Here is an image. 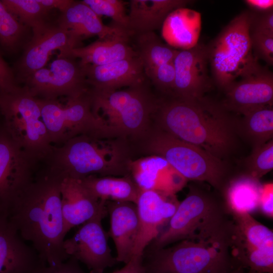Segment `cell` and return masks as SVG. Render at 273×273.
I'll use <instances>...</instances> for the list:
<instances>
[{
    "label": "cell",
    "instance_id": "9",
    "mask_svg": "<svg viewBox=\"0 0 273 273\" xmlns=\"http://www.w3.org/2000/svg\"><path fill=\"white\" fill-rule=\"evenodd\" d=\"M207 47L214 81L225 91L258 64L251 44L250 11L234 18Z\"/></svg>",
    "mask_w": 273,
    "mask_h": 273
},
{
    "label": "cell",
    "instance_id": "35",
    "mask_svg": "<svg viewBox=\"0 0 273 273\" xmlns=\"http://www.w3.org/2000/svg\"><path fill=\"white\" fill-rule=\"evenodd\" d=\"M82 2L88 6L99 17L105 16L110 17L113 20V25L125 30L129 33L128 14L126 13L124 1L121 0H83Z\"/></svg>",
    "mask_w": 273,
    "mask_h": 273
},
{
    "label": "cell",
    "instance_id": "38",
    "mask_svg": "<svg viewBox=\"0 0 273 273\" xmlns=\"http://www.w3.org/2000/svg\"><path fill=\"white\" fill-rule=\"evenodd\" d=\"M250 32L273 35V10L264 13L250 11Z\"/></svg>",
    "mask_w": 273,
    "mask_h": 273
},
{
    "label": "cell",
    "instance_id": "19",
    "mask_svg": "<svg viewBox=\"0 0 273 273\" xmlns=\"http://www.w3.org/2000/svg\"><path fill=\"white\" fill-rule=\"evenodd\" d=\"M24 241L8 216L0 214V273H37L46 265Z\"/></svg>",
    "mask_w": 273,
    "mask_h": 273
},
{
    "label": "cell",
    "instance_id": "25",
    "mask_svg": "<svg viewBox=\"0 0 273 273\" xmlns=\"http://www.w3.org/2000/svg\"><path fill=\"white\" fill-rule=\"evenodd\" d=\"M130 36L126 31L121 30L86 46L74 49L70 56L78 59L81 65H102L133 57L137 54L129 43Z\"/></svg>",
    "mask_w": 273,
    "mask_h": 273
},
{
    "label": "cell",
    "instance_id": "34",
    "mask_svg": "<svg viewBox=\"0 0 273 273\" xmlns=\"http://www.w3.org/2000/svg\"><path fill=\"white\" fill-rule=\"evenodd\" d=\"M242 175L256 180L272 170L273 140L252 149L250 155L245 158Z\"/></svg>",
    "mask_w": 273,
    "mask_h": 273
},
{
    "label": "cell",
    "instance_id": "11",
    "mask_svg": "<svg viewBox=\"0 0 273 273\" xmlns=\"http://www.w3.org/2000/svg\"><path fill=\"white\" fill-rule=\"evenodd\" d=\"M229 249L235 268L273 272V232L246 212H231Z\"/></svg>",
    "mask_w": 273,
    "mask_h": 273
},
{
    "label": "cell",
    "instance_id": "26",
    "mask_svg": "<svg viewBox=\"0 0 273 273\" xmlns=\"http://www.w3.org/2000/svg\"><path fill=\"white\" fill-rule=\"evenodd\" d=\"M186 0H130L128 31L130 35L154 31L173 11L185 7Z\"/></svg>",
    "mask_w": 273,
    "mask_h": 273
},
{
    "label": "cell",
    "instance_id": "15",
    "mask_svg": "<svg viewBox=\"0 0 273 273\" xmlns=\"http://www.w3.org/2000/svg\"><path fill=\"white\" fill-rule=\"evenodd\" d=\"M76 46L68 33L57 23L48 20L32 29L30 39L23 49L14 73L15 81H22L45 67L49 56L55 50L60 55L70 56Z\"/></svg>",
    "mask_w": 273,
    "mask_h": 273
},
{
    "label": "cell",
    "instance_id": "20",
    "mask_svg": "<svg viewBox=\"0 0 273 273\" xmlns=\"http://www.w3.org/2000/svg\"><path fill=\"white\" fill-rule=\"evenodd\" d=\"M90 89L109 91L145 82L143 65L138 56L102 65H81Z\"/></svg>",
    "mask_w": 273,
    "mask_h": 273
},
{
    "label": "cell",
    "instance_id": "21",
    "mask_svg": "<svg viewBox=\"0 0 273 273\" xmlns=\"http://www.w3.org/2000/svg\"><path fill=\"white\" fill-rule=\"evenodd\" d=\"M129 175L141 190L176 194L188 181L162 157L148 155L133 159Z\"/></svg>",
    "mask_w": 273,
    "mask_h": 273
},
{
    "label": "cell",
    "instance_id": "44",
    "mask_svg": "<svg viewBox=\"0 0 273 273\" xmlns=\"http://www.w3.org/2000/svg\"><path fill=\"white\" fill-rule=\"evenodd\" d=\"M45 8L51 11L53 9L64 11L72 2V0H38Z\"/></svg>",
    "mask_w": 273,
    "mask_h": 273
},
{
    "label": "cell",
    "instance_id": "2",
    "mask_svg": "<svg viewBox=\"0 0 273 273\" xmlns=\"http://www.w3.org/2000/svg\"><path fill=\"white\" fill-rule=\"evenodd\" d=\"M62 179L43 169L17 198L8 214L22 239L30 242L49 266L69 258L63 248L66 234L60 192Z\"/></svg>",
    "mask_w": 273,
    "mask_h": 273
},
{
    "label": "cell",
    "instance_id": "30",
    "mask_svg": "<svg viewBox=\"0 0 273 273\" xmlns=\"http://www.w3.org/2000/svg\"><path fill=\"white\" fill-rule=\"evenodd\" d=\"M243 116L239 122L240 136L251 144L252 149L272 139V106L258 108Z\"/></svg>",
    "mask_w": 273,
    "mask_h": 273
},
{
    "label": "cell",
    "instance_id": "37",
    "mask_svg": "<svg viewBox=\"0 0 273 273\" xmlns=\"http://www.w3.org/2000/svg\"><path fill=\"white\" fill-rule=\"evenodd\" d=\"M252 52L257 59L263 60L268 65L273 64V35L250 32Z\"/></svg>",
    "mask_w": 273,
    "mask_h": 273
},
{
    "label": "cell",
    "instance_id": "1",
    "mask_svg": "<svg viewBox=\"0 0 273 273\" xmlns=\"http://www.w3.org/2000/svg\"><path fill=\"white\" fill-rule=\"evenodd\" d=\"M239 119L222 103L205 96L158 98L153 125L226 161L238 148Z\"/></svg>",
    "mask_w": 273,
    "mask_h": 273
},
{
    "label": "cell",
    "instance_id": "42",
    "mask_svg": "<svg viewBox=\"0 0 273 273\" xmlns=\"http://www.w3.org/2000/svg\"><path fill=\"white\" fill-rule=\"evenodd\" d=\"M112 273H147L143 263V258H132L121 269Z\"/></svg>",
    "mask_w": 273,
    "mask_h": 273
},
{
    "label": "cell",
    "instance_id": "33",
    "mask_svg": "<svg viewBox=\"0 0 273 273\" xmlns=\"http://www.w3.org/2000/svg\"><path fill=\"white\" fill-rule=\"evenodd\" d=\"M7 9L31 30L48 21L50 12L38 0H2Z\"/></svg>",
    "mask_w": 273,
    "mask_h": 273
},
{
    "label": "cell",
    "instance_id": "28",
    "mask_svg": "<svg viewBox=\"0 0 273 273\" xmlns=\"http://www.w3.org/2000/svg\"><path fill=\"white\" fill-rule=\"evenodd\" d=\"M80 180L94 197L104 202H129L136 204L141 191L130 175H90Z\"/></svg>",
    "mask_w": 273,
    "mask_h": 273
},
{
    "label": "cell",
    "instance_id": "5",
    "mask_svg": "<svg viewBox=\"0 0 273 273\" xmlns=\"http://www.w3.org/2000/svg\"><path fill=\"white\" fill-rule=\"evenodd\" d=\"M131 146L134 156L162 157L188 181L206 183L222 196L234 177L227 161L153 125L144 137Z\"/></svg>",
    "mask_w": 273,
    "mask_h": 273
},
{
    "label": "cell",
    "instance_id": "32",
    "mask_svg": "<svg viewBox=\"0 0 273 273\" xmlns=\"http://www.w3.org/2000/svg\"><path fill=\"white\" fill-rule=\"evenodd\" d=\"M32 30L13 16L0 0V46L8 53L24 49L31 38Z\"/></svg>",
    "mask_w": 273,
    "mask_h": 273
},
{
    "label": "cell",
    "instance_id": "7",
    "mask_svg": "<svg viewBox=\"0 0 273 273\" xmlns=\"http://www.w3.org/2000/svg\"><path fill=\"white\" fill-rule=\"evenodd\" d=\"M145 267L147 273H229L235 268L228 239L180 241L152 251Z\"/></svg>",
    "mask_w": 273,
    "mask_h": 273
},
{
    "label": "cell",
    "instance_id": "8",
    "mask_svg": "<svg viewBox=\"0 0 273 273\" xmlns=\"http://www.w3.org/2000/svg\"><path fill=\"white\" fill-rule=\"evenodd\" d=\"M0 112L2 126L10 137L33 158L44 161L53 145L42 121L38 99L18 84L0 89Z\"/></svg>",
    "mask_w": 273,
    "mask_h": 273
},
{
    "label": "cell",
    "instance_id": "18",
    "mask_svg": "<svg viewBox=\"0 0 273 273\" xmlns=\"http://www.w3.org/2000/svg\"><path fill=\"white\" fill-rule=\"evenodd\" d=\"M207 47L197 44L178 51L173 61L175 81L172 96L195 99L204 96L211 87L208 74Z\"/></svg>",
    "mask_w": 273,
    "mask_h": 273
},
{
    "label": "cell",
    "instance_id": "45",
    "mask_svg": "<svg viewBox=\"0 0 273 273\" xmlns=\"http://www.w3.org/2000/svg\"><path fill=\"white\" fill-rule=\"evenodd\" d=\"M244 269H245L243 268H236L233 269L229 273H259L252 270H248L247 271H246L244 270Z\"/></svg>",
    "mask_w": 273,
    "mask_h": 273
},
{
    "label": "cell",
    "instance_id": "3",
    "mask_svg": "<svg viewBox=\"0 0 273 273\" xmlns=\"http://www.w3.org/2000/svg\"><path fill=\"white\" fill-rule=\"evenodd\" d=\"M133 156L126 140L80 135L53 146L44 160V169L63 178L78 180L90 175L123 176L129 175V164Z\"/></svg>",
    "mask_w": 273,
    "mask_h": 273
},
{
    "label": "cell",
    "instance_id": "13",
    "mask_svg": "<svg viewBox=\"0 0 273 273\" xmlns=\"http://www.w3.org/2000/svg\"><path fill=\"white\" fill-rule=\"evenodd\" d=\"M38 162L0 125V214L8 216L13 204L34 179Z\"/></svg>",
    "mask_w": 273,
    "mask_h": 273
},
{
    "label": "cell",
    "instance_id": "41",
    "mask_svg": "<svg viewBox=\"0 0 273 273\" xmlns=\"http://www.w3.org/2000/svg\"><path fill=\"white\" fill-rule=\"evenodd\" d=\"M15 84L13 70L5 61L0 52V89H7Z\"/></svg>",
    "mask_w": 273,
    "mask_h": 273
},
{
    "label": "cell",
    "instance_id": "12",
    "mask_svg": "<svg viewBox=\"0 0 273 273\" xmlns=\"http://www.w3.org/2000/svg\"><path fill=\"white\" fill-rule=\"evenodd\" d=\"M22 82L32 96L47 100L78 97L89 89L78 60L60 54L49 67L37 70Z\"/></svg>",
    "mask_w": 273,
    "mask_h": 273
},
{
    "label": "cell",
    "instance_id": "14",
    "mask_svg": "<svg viewBox=\"0 0 273 273\" xmlns=\"http://www.w3.org/2000/svg\"><path fill=\"white\" fill-rule=\"evenodd\" d=\"M107 209L86 221L70 238L64 240L63 248L67 255L84 264L89 273H103L117 260L111 253L107 234L103 229L102 220Z\"/></svg>",
    "mask_w": 273,
    "mask_h": 273
},
{
    "label": "cell",
    "instance_id": "24",
    "mask_svg": "<svg viewBox=\"0 0 273 273\" xmlns=\"http://www.w3.org/2000/svg\"><path fill=\"white\" fill-rule=\"evenodd\" d=\"M56 21L68 33L76 48L81 47L85 39L95 36L102 39L125 30L113 24H104L100 17L82 1H73Z\"/></svg>",
    "mask_w": 273,
    "mask_h": 273
},
{
    "label": "cell",
    "instance_id": "27",
    "mask_svg": "<svg viewBox=\"0 0 273 273\" xmlns=\"http://www.w3.org/2000/svg\"><path fill=\"white\" fill-rule=\"evenodd\" d=\"M201 27L199 12L180 8L167 16L162 26V35L169 46L187 50L198 44Z\"/></svg>",
    "mask_w": 273,
    "mask_h": 273
},
{
    "label": "cell",
    "instance_id": "17",
    "mask_svg": "<svg viewBox=\"0 0 273 273\" xmlns=\"http://www.w3.org/2000/svg\"><path fill=\"white\" fill-rule=\"evenodd\" d=\"M232 84L222 103L230 111L242 115L253 110L272 106L273 75L258 63Z\"/></svg>",
    "mask_w": 273,
    "mask_h": 273
},
{
    "label": "cell",
    "instance_id": "36",
    "mask_svg": "<svg viewBox=\"0 0 273 273\" xmlns=\"http://www.w3.org/2000/svg\"><path fill=\"white\" fill-rule=\"evenodd\" d=\"M145 74L163 96L172 94L175 81L173 62L157 66L146 72Z\"/></svg>",
    "mask_w": 273,
    "mask_h": 273
},
{
    "label": "cell",
    "instance_id": "39",
    "mask_svg": "<svg viewBox=\"0 0 273 273\" xmlns=\"http://www.w3.org/2000/svg\"><path fill=\"white\" fill-rule=\"evenodd\" d=\"M37 273H86L80 267L78 261L72 257L56 265H44Z\"/></svg>",
    "mask_w": 273,
    "mask_h": 273
},
{
    "label": "cell",
    "instance_id": "29",
    "mask_svg": "<svg viewBox=\"0 0 273 273\" xmlns=\"http://www.w3.org/2000/svg\"><path fill=\"white\" fill-rule=\"evenodd\" d=\"M261 187L258 180L245 175L234 177L222 195L230 213L251 214L258 210Z\"/></svg>",
    "mask_w": 273,
    "mask_h": 273
},
{
    "label": "cell",
    "instance_id": "31",
    "mask_svg": "<svg viewBox=\"0 0 273 273\" xmlns=\"http://www.w3.org/2000/svg\"><path fill=\"white\" fill-rule=\"evenodd\" d=\"M135 35V51L142 62L145 73L157 66L173 62L178 50L163 43L154 31Z\"/></svg>",
    "mask_w": 273,
    "mask_h": 273
},
{
    "label": "cell",
    "instance_id": "6",
    "mask_svg": "<svg viewBox=\"0 0 273 273\" xmlns=\"http://www.w3.org/2000/svg\"><path fill=\"white\" fill-rule=\"evenodd\" d=\"M123 89L99 91L89 89L92 110L118 138L132 144L151 130L158 97L145 84Z\"/></svg>",
    "mask_w": 273,
    "mask_h": 273
},
{
    "label": "cell",
    "instance_id": "4",
    "mask_svg": "<svg viewBox=\"0 0 273 273\" xmlns=\"http://www.w3.org/2000/svg\"><path fill=\"white\" fill-rule=\"evenodd\" d=\"M203 182L192 181L166 228L151 243L152 250L184 240L228 239L232 218L223 196Z\"/></svg>",
    "mask_w": 273,
    "mask_h": 273
},
{
    "label": "cell",
    "instance_id": "22",
    "mask_svg": "<svg viewBox=\"0 0 273 273\" xmlns=\"http://www.w3.org/2000/svg\"><path fill=\"white\" fill-rule=\"evenodd\" d=\"M109 235L115 244L117 262L126 264L132 258L139 231L136 205L129 202L107 201Z\"/></svg>",
    "mask_w": 273,
    "mask_h": 273
},
{
    "label": "cell",
    "instance_id": "23",
    "mask_svg": "<svg viewBox=\"0 0 273 273\" xmlns=\"http://www.w3.org/2000/svg\"><path fill=\"white\" fill-rule=\"evenodd\" d=\"M60 192L66 234L71 229L83 224L107 209L106 202L94 197L80 180L63 178L60 184Z\"/></svg>",
    "mask_w": 273,
    "mask_h": 273
},
{
    "label": "cell",
    "instance_id": "10",
    "mask_svg": "<svg viewBox=\"0 0 273 273\" xmlns=\"http://www.w3.org/2000/svg\"><path fill=\"white\" fill-rule=\"evenodd\" d=\"M60 100L38 99L42 121L51 143L60 146L80 135L99 138L117 137L104 120L93 112L88 92L78 97Z\"/></svg>",
    "mask_w": 273,
    "mask_h": 273
},
{
    "label": "cell",
    "instance_id": "16",
    "mask_svg": "<svg viewBox=\"0 0 273 273\" xmlns=\"http://www.w3.org/2000/svg\"><path fill=\"white\" fill-rule=\"evenodd\" d=\"M179 202L176 194L141 190L136 204L139 231L132 258H143L145 249L167 225Z\"/></svg>",
    "mask_w": 273,
    "mask_h": 273
},
{
    "label": "cell",
    "instance_id": "43",
    "mask_svg": "<svg viewBox=\"0 0 273 273\" xmlns=\"http://www.w3.org/2000/svg\"><path fill=\"white\" fill-rule=\"evenodd\" d=\"M244 2L254 12L264 13L273 10L272 0H246Z\"/></svg>",
    "mask_w": 273,
    "mask_h": 273
},
{
    "label": "cell",
    "instance_id": "40",
    "mask_svg": "<svg viewBox=\"0 0 273 273\" xmlns=\"http://www.w3.org/2000/svg\"><path fill=\"white\" fill-rule=\"evenodd\" d=\"M272 184H267L261 187L258 210L267 216H273V189Z\"/></svg>",
    "mask_w": 273,
    "mask_h": 273
}]
</instances>
